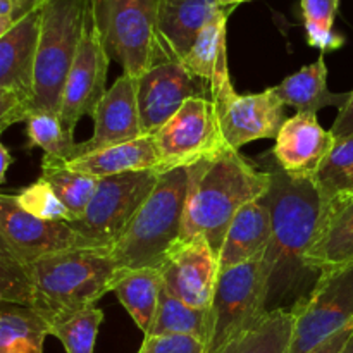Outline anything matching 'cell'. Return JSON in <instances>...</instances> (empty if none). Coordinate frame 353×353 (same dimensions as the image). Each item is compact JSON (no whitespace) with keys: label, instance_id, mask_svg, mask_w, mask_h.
<instances>
[{"label":"cell","instance_id":"8fae6325","mask_svg":"<svg viewBox=\"0 0 353 353\" xmlns=\"http://www.w3.org/2000/svg\"><path fill=\"white\" fill-rule=\"evenodd\" d=\"M161 165L159 172L192 168L228 147L221 134L216 109L203 95L190 97L181 109L154 133Z\"/></svg>","mask_w":353,"mask_h":353},{"label":"cell","instance_id":"7c38bea8","mask_svg":"<svg viewBox=\"0 0 353 353\" xmlns=\"http://www.w3.org/2000/svg\"><path fill=\"white\" fill-rule=\"evenodd\" d=\"M109 61L110 55L103 41L99 17H97V6L93 0L86 16L78 54L62 90L61 109H59V117L71 134H74L81 117L92 116L95 107L105 95Z\"/></svg>","mask_w":353,"mask_h":353},{"label":"cell","instance_id":"83f0119b","mask_svg":"<svg viewBox=\"0 0 353 353\" xmlns=\"http://www.w3.org/2000/svg\"><path fill=\"white\" fill-rule=\"evenodd\" d=\"M48 326L34 310L0 305V353H43Z\"/></svg>","mask_w":353,"mask_h":353},{"label":"cell","instance_id":"b9f144b4","mask_svg":"<svg viewBox=\"0 0 353 353\" xmlns=\"http://www.w3.org/2000/svg\"><path fill=\"white\" fill-rule=\"evenodd\" d=\"M0 257H3V259H7V261H12V262H17V264H21V262L16 259V255H14V252L9 248L7 241L3 240L2 231H0Z\"/></svg>","mask_w":353,"mask_h":353},{"label":"cell","instance_id":"4316f807","mask_svg":"<svg viewBox=\"0 0 353 353\" xmlns=\"http://www.w3.org/2000/svg\"><path fill=\"white\" fill-rule=\"evenodd\" d=\"M193 336L207 347L210 334L209 309H193L174 295L168 286H162L157 312L147 336Z\"/></svg>","mask_w":353,"mask_h":353},{"label":"cell","instance_id":"7402d4cb","mask_svg":"<svg viewBox=\"0 0 353 353\" xmlns=\"http://www.w3.org/2000/svg\"><path fill=\"white\" fill-rule=\"evenodd\" d=\"M65 165H69L74 171L102 179L124 174V172L150 171V169L159 172L161 155H159L154 134H143V137L114 145V147L83 154L72 161L65 162Z\"/></svg>","mask_w":353,"mask_h":353},{"label":"cell","instance_id":"f546056e","mask_svg":"<svg viewBox=\"0 0 353 353\" xmlns=\"http://www.w3.org/2000/svg\"><path fill=\"white\" fill-rule=\"evenodd\" d=\"M41 178L54 188L74 221L85 212L86 205L95 193L99 179L65 165V162L54 159H41Z\"/></svg>","mask_w":353,"mask_h":353},{"label":"cell","instance_id":"7bdbcfd3","mask_svg":"<svg viewBox=\"0 0 353 353\" xmlns=\"http://www.w3.org/2000/svg\"><path fill=\"white\" fill-rule=\"evenodd\" d=\"M14 24H16V21H12L10 17L0 16V38H2L3 34H6L7 31L14 26Z\"/></svg>","mask_w":353,"mask_h":353},{"label":"cell","instance_id":"60d3db41","mask_svg":"<svg viewBox=\"0 0 353 353\" xmlns=\"http://www.w3.org/2000/svg\"><path fill=\"white\" fill-rule=\"evenodd\" d=\"M12 161H14V159H12V155H10L9 148H7L6 145L2 143V140H0V186L6 183L7 171H9Z\"/></svg>","mask_w":353,"mask_h":353},{"label":"cell","instance_id":"d4e9b609","mask_svg":"<svg viewBox=\"0 0 353 353\" xmlns=\"http://www.w3.org/2000/svg\"><path fill=\"white\" fill-rule=\"evenodd\" d=\"M234 7H223L209 23L205 24L195 43L183 59V65L190 74L203 83H209L221 72H228V50H226V26L228 17Z\"/></svg>","mask_w":353,"mask_h":353},{"label":"cell","instance_id":"44dd1931","mask_svg":"<svg viewBox=\"0 0 353 353\" xmlns=\"http://www.w3.org/2000/svg\"><path fill=\"white\" fill-rule=\"evenodd\" d=\"M353 262V200L331 203L307 254L303 269L324 272Z\"/></svg>","mask_w":353,"mask_h":353},{"label":"cell","instance_id":"ee69618b","mask_svg":"<svg viewBox=\"0 0 353 353\" xmlns=\"http://www.w3.org/2000/svg\"><path fill=\"white\" fill-rule=\"evenodd\" d=\"M217 2H219L223 7H234V9H236L240 3L250 2V0H217Z\"/></svg>","mask_w":353,"mask_h":353},{"label":"cell","instance_id":"8992f818","mask_svg":"<svg viewBox=\"0 0 353 353\" xmlns=\"http://www.w3.org/2000/svg\"><path fill=\"white\" fill-rule=\"evenodd\" d=\"M97 17L107 52L126 74L143 72L171 61L157 31L159 0H95Z\"/></svg>","mask_w":353,"mask_h":353},{"label":"cell","instance_id":"603a6c76","mask_svg":"<svg viewBox=\"0 0 353 353\" xmlns=\"http://www.w3.org/2000/svg\"><path fill=\"white\" fill-rule=\"evenodd\" d=\"M285 105L293 107L296 112L316 114L324 107H336L338 110L347 103V93H334L327 88V65L324 54L316 62L303 65L293 74L286 76L279 85L271 86Z\"/></svg>","mask_w":353,"mask_h":353},{"label":"cell","instance_id":"30bf717a","mask_svg":"<svg viewBox=\"0 0 353 353\" xmlns=\"http://www.w3.org/2000/svg\"><path fill=\"white\" fill-rule=\"evenodd\" d=\"M159 172L134 171L99 179L85 212L72 226L103 248H112L154 190Z\"/></svg>","mask_w":353,"mask_h":353},{"label":"cell","instance_id":"f35d334b","mask_svg":"<svg viewBox=\"0 0 353 353\" xmlns=\"http://www.w3.org/2000/svg\"><path fill=\"white\" fill-rule=\"evenodd\" d=\"M330 131L334 137V140H340V138H347L353 134V90L350 95H348L347 103L338 110V116Z\"/></svg>","mask_w":353,"mask_h":353},{"label":"cell","instance_id":"74e56055","mask_svg":"<svg viewBox=\"0 0 353 353\" xmlns=\"http://www.w3.org/2000/svg\"><path fill=\"white\" fill-rule=\"evenodd\" d=\"M45 0H0V16L19 23L34 10L41 9Z\"/></svg>","mask_w":353,"mask_h":353},{"label":"cell","instance_id":"ab89813d","mask_svg":"<svg viewBox=\"0 0 353 353\" xmlns=\"http://www.w3.org/2000/svg\"><path fill=\"white\" fill-rule=\"evenodd\" d=\"M352 334H353V326L345 327V330H341L340 333H336L334 336H331L330 340H326L324 343H321L319 347L314 348L310 353H341L343 352V348L347 347Z\"/></svg>","mask_w":353,"mask_h":353},{"label":"cell","instance_id":"1f68e13d","mask_svg":"<svg viewBox=\"0 0 353 353\" xmlns=\"http://www.w3.org/2000/svg\"><path fill=\"white\" fill-rule=\"evenodd\" d=\"M103 312L97 305L48 324V336L57 338L65 353H93Z\"/></svg>","mask_w":353,"mask_h":353},{"label":"cell","instance_id":"5b68a950","mask_svg":"<svg viewBox=\"0 0 353 353\" xmlns=\"http://www.w3.org/2000/svg\"><path fill=\"white\" fill-rule=\"evenodd\" d=\"M93 0H45L28 112L59 114L71 65L78 54Z\"/></svg>","mask_w":353,"mask_h":353},{"label":"cell","instance_id":"f6af8a7d","mask_svg":"<svg viewBox=\"0 0 353 353\" xmlns=\"http://www.w3.org/2000/svg\"><path fill=\"white\" fill-rule=\"evenodd\" d=\"M341 353H353V334H352V338H350V340H348L347 347L343 348V352H341Z\"/></svg>","mask_w":353,"mask_h":353},{"label":"cell","instance_id":"d590c367","mask_svg":"<svg viewBox=\"0 0 353 353\" xmlns=\"http://www.w3.org/2000/svg\"><path fill=\"white\" fill-rule=\"evenodd\" d=\"M138 353H207V347L193 336H145Z\"/></svg>","mask_w":353,"mask_h":353},{"label":"cell","instance_id":"836d02e7","mask_svg":"<svg viewBox=\"0 0 353 353\" xmlns=\"http://www.w3.org/2000/svg\"><path fill=\"white\" fill-rule=\"evenodd\" d=\"M14 199H16L17 205L21 209L26 210L33 217H38V219L64 221V223L74 221L68 207L62 203V200L59 199L54 188L41 176L34 183L14 193Z\"/></svg>","mask_w":353,"mask_h":353},{"label":"cell","instance_id":"277c9868","mask_svg":"<svg viewBox=\"0 0 353 353\" xmlns=\"http://www.w3.org/2000/svg\"><path fill=\"white\" fill-rule=\"evenodd\" d=\"M188 168L159 174L154 190L110 248L117 269H159L181 236L188 193Z\"/></svg>","mask_w":353,"mask_h":353},{"label":"cell","instance_id":"cb8c5ba5","mask_svg":"<svg viewBox=\"0 0 353 353\" xmlns=\"http://www.w3.org/2000/svg\"><path fill=\"white\" fill-rule=\"evenodd\" d=\"M162 286L164 278L155 268L117 269L114 278L112 292L145 336L154 324Z\"/></svg>","mask_w":353,"mask_h":353},{"label":"cell","instance_id":"9a60e30c","mask_svg":"<svg viewBox=\"0 0 353 353\" xmlns=\"http://www.w3.org/2000/svg\"><path fill=\"white\" fill-rule=\"evenodd\" d=\"M200 79L181 61L155 64L138 78V110L145 134L161 130L190 97L200 95Z\"/></svg>","mask_w":353,"mask_h":353},{"label":"cell","instance_id":"6da1fadb","mask_svg":"<svg viewBox=\"0 0 353 353\" xmlns=\"http://www.w3.org/2000/svg\"><path fill=\"white\" fill-rule=\"evenodd\" d=\"M188 174L179 240L203 234L217 255L238 210L264 196L271 178L268 171H259L240 150L230 147L188 168Z\"/></svg>","mask_w":353,"mask_h":353},{"label":"cell","instance_id":"e0dca14e","mask_svg":"<svg viewBox=\"0 0 353 353\" xmlns=\"http://www.w3.org/2000/svg\"><path fill=\"white\" fill-rule=\"evenodd\" d=\"M271 157L293 178H312L334 145L331 131L324 130L316 114L296 112L285 119L274 138Z\"/></svg>","mask_w":353,"mask_h":353},{"label":"cell","instance_id":"7dc6e473","mask_svg":"<svg viewBox=\"0 0 353 353\" xmlns=\"http://www.w3.org/2000/svg\"><path fill=\"white\" fill-rule=\"evenodd\" d=\"M352 200H353V199H352Z\"/></svg>","mask_w":353,"mask_h":353},{"label":"cell","instance_id":"d6986e66","mask_svg":"<svg viewBox=\"0 0 353 353\" xmlns=\"http://www.w3.org/2000/svg\"><path fill=\"white\" fill-rule=\"evenodd\" d=\"M223 9L217 0H159L157 31L171 61H183L205 24Z\"/></svg>","mask_w":353,"mask_h":353},{"label":"cell","instance_id":"f1b7e54d","mask_svg":"<svg viewBox=\"0 0 353 353\" xmlns=\"http://www.w3.org/2000/svg\"><path fill=\"white\" fill-rule=\"evenodd\" d=\"M324 209L353 199V134L334 140L333 148L314 176Z\"/></svg>","mask_w":353,"mask_h":353},{"label":"cell","instance_id":"5bb4252c","mask_svg":"<svg viewBox=\"0 0 353 353\" xmlns=\"http://www.w3.org/2000/svg\"><path fill=\"white\" fill-rule=\"evenodd\" d=\"M164 285L193 309H210L219 262L203 234L179 240L165 255L161 268Z\"/></svg>","mask_w":353,"mask_h":353},{"label":"cell","instance_id":"2e32d148","mask_svg":"<svg viewBox=\"0 0 353 353\" xmlns=\"http://www.w3.org/2000/svg\"><path fill=\"white\" fill-rule=\"evenodd\" d=\"M92 117V137L76 143L72 159L143 137L138 110V78L123 72L102 97Z\"/></svg>","mask_w":353,"mask_h":353},{"label":"cell","instance_id":"8d00e7d4","mask_svg":"<svg viewBox=\"0 0 353 353\" xmlns=\"http://www.w3.org/2000/svg\"><path fill=\"white\" fill-rule=\"evenodd\" d=\"M30 116L28 100L17 93H9L0 100V134L16 123H23Z\"/></svg>","mask_w":353,"mask_h":353},{"label":"cell","instance_id":"ba28073f","mask_svg":"<svg viewBox=\"0 0 353 353\" xmlns=\"http://www.w3.org/2000/svg\"><path fill=\"white\" fill-rule=\"evenodd\" d=\"M292 310L295 324L286 353H310L353 326V262L319 272L309 296L299 300Z\"/></svg>","mask_w":353,"mask_h":353},{"label":"cell","instance_id":"7a4b0ae2","mask_svg":"<svg viewBox=\"0 0 353 353\" xmlns=\"http://www.w3.org/2000/svg\"><path fill=\"white\" fill-rule=\"evenodd\" d=\"M33 288L31 310L47 323L97 305L112 292L117 274L109 248H79L47 255L26 265Z\"/></svg>","mask_w":353,"mask_h":353},{"label":"cell","instance_id":"ffe728a7","mask_svg":"<svg viewBox=\"0 0 353 353\" xmlns=\"http://www.w3.org/2000/svg\"><path fill=\"white\" fill-rule=\"evenodd\" d=\"M271 209L264 195L241 207L231 221L217 254L219 272L264 255L271 243Z\"/></svg>","mask_w":353,"mask_h":353},{"label":"cell","instance_id":"d6a6232c","mask_svg":"<svg viewBox=\"0 0 353 353\" xmlns=\"http://www.w3.org/2000/svg\"><path fill=\"white\" fill-rule=\"evenodd\" d=\"M305 26L307 43L321 52L338 50L345 45V37L334 31L340 0H300Z\"/></svg>","mask_w":353,"mask_h":353},{"label":"cell","instance_id":"484cf974","mask_svg":"<svg viewBox=\"0 0 353 353\" xmlns=\"http://www.w3.org/2000/svg\"><path fill=\"white\" fill-rule=\"evenodd\" d=\"M295 316L292 309L268 310L254 326L231 340L219 353H286L293 334Z\"/></svg>","mask_w":353,"mask_h":353},{"label":"cell","instance_id":"4fadbf2b","mask_svg":"<svg viewBox=\"0 0 353 353\" xmlns=\"http://www.w3.org/2000/svg\"><path fill=\"white\" fill-rule=\"evenodd\" d=\"M0 231L23 265L59 252L103 248L79 233L71 223L33 217L17 205L14 193H0Z\"/></svg>","mask_w":353,"mask_h":353},{"label":"cell","instance_id":"52a82bcc","mask_svg":"<svg viewBox=\"0 0 353 353\" xmlns=\"http://www.w3.org/2000/svg\"><path fill=\"white\" fill-rule=\"evenodd\" d=\"M271 295V274L264 255L219 272L210 303L207 353H219L231 340L254 326L265 312Z\"/></svg>","mask_w":353,"mask_h":353},{"label":"cell","instance_id":"bcb514c9","mask_svg":"<svg viewBox=\"0 0 353 353\" xmlns=\"http://www.w3.org/2000/svg\"><path fill=\"white\" fill-rule=\"evenodd\" d=\"M9 93H12V92H7V90L0 88V100H2V99H3V97H7V95H9Z\"/></svg>","mask_w":353,"mask_h":353},{"label":"cell","instance_id":"3957f363","mask_svg":"<svg viewBox=\"0 0 353 353\" xmlns=\"http://www.w3.org/2000/svg\"><path fill=\"white\" fill-rule=\"evenodd\" d=\"M271 186L265 193L271 209L272 238L264 254V264L272 283L281 272L303 268V255L310 248L324 217V202L312 178H293L274 162H268Z\"/></svg>","mask_w":353,"mask_h":353},{"label":"cell","instance_id":"4dcf8cb0","mask_svg":"<svg viewBox=\"0 0 353 353\" xmlns=\"http://www.w3.org/2000/svg\"><path fill=\"white\" fill-rule=\"evenodd\" d=\"M24 123H26L28 148H41L43 157L54 161L69 162L74 157V134L65 130L59 114L34 112L30 114Z\"/></svg>","mask_w":353,"mask_h":353},{"label":"cell","instance_id":"9c48e42d","mask_svg":"<svg viewBox=\"0 0 353 353\" xmlns=\"http://www.w3.org/2000/svg\"><path fill=\"white\" fill-rule=\"evenodd\" d=\"M207 86L228 147L240 150L250 141L278 137L279 128L285 123L286 105L272 88L241 95L234 90L230 71L217 74Z\"/></svg>","mask_w":353,"mask_h":353},{"label":"cell","instance_id":"e575fe53","mask_svg":"<svg viewBox=\"0 0 353 353\" xmlns=\"http://www.w3.org/2000/svg\"><path fill=\"white\" fill-rule=\"evenodd\" d=\"M33 288L26 265L0 257V305L31 309Z\"/></svg>","mask_w":353,"mask_h":353},{"label":"cell","instance_id":"ac0fdd59","mask_svg":"<svg viewBox=\"0 0 353 353\" xmlns=\"http://www.w3.org/2000/svg\"><path fill=\"white\" fill-rule=\"evenodd\" d=\"M40 21L41 9H38L0 38V88L17 93L28 102L33 93Z\"/></svg>","mask_w":353,"mask_h":353}]
</instances>
